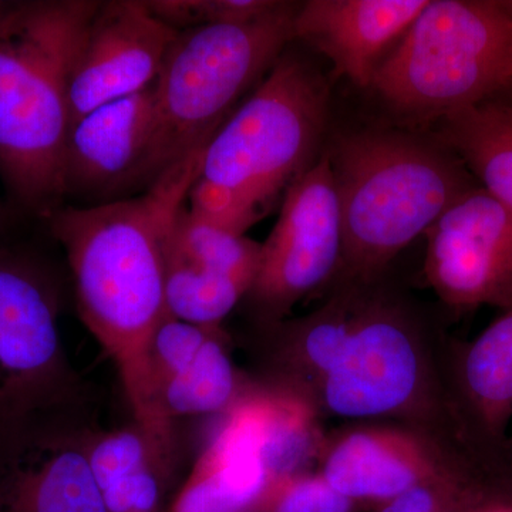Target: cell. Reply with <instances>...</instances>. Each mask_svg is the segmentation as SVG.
Listing matches in <instances>:
<instances>
[{
  "mask_svg": "<svg viewBox=\"0 0 512 512\" xmlns=\"http://www.w3.org/2000/svg\"><path fill=\"white\" fill-rule=\"evenodd\" d=\"M97 5L0 6V177L16 210L45 222L66 205L70 63Z\"/></svg>",
  "mask_w": 512,
  "mask_h": 512,
  "instance_id": "obj_3",
  "label": "cell"
},
{
  "mask_svg": "<svg viewBox=\"0 0 512 512\" xmlns=\"http://www.w3.org/2000/svg\"><path fill=\"white\" fill-rule=\"evenodd\" d=\"M227 424L274 485L302 476L318 451L311 404L289 390L251 393L229 410Z\"/></svg>",
  "mask_w": 512,
  "mask_h": 512,
  "instance_id": "obj_17",
  "label": "cell"
},
{
  "mask_svg": "<svg viewBox=\"0 0 512 512\" xmlns=\"http://www.w3.org/2000/svg\"><path fill=\"white\" fill-rule=\"evenodd\" d=\"M495 99L504 100L507 101V103L512 104V82L508 84L507 89H505L504 92L500 94V96L495 97Z\"/></svg>",
  "mask_w": 512,
  "mask_h": 512,
  "instance_id": "obj_27",
  "label": "cell"
},
{
  "mask_svg": "<svg viewBox=\"0 0 512 512\" xmlns=\"http://www.w3.org/2000/svg\"><path fill=\"white\" fill-rule=\"evenodd\" d=\"M178 32L153 15L146 2H99L70 63L72 126L97 107L156 83Z\"/></svg>",
  "mask_w": 512,
  "mask_h": 512,
  "instance_id": "obj_10",
  "label": "cell"
},
{
  "mask_svg": "<svg viewBox=\"0 0 512 512\" xmlns=\"http://www.w3.org/2000/svg\"><path fill=\"white\" fill-rule=\"evenodd\" d=\"M251 288L247 279L201 268L167 248L165 311L173 318L220 326Z\"/></svg>",
  "mask_w": 512,
  "mask_h": 512,
  "instance_id": "obj_21",
  "label": "cell"
},
{
  "mask_svg": "<svg viewBox=\"0 0 512 512\" xmlns=\"http://www.w3.org/2000/svg\"><path fill=\"white\" fill-rule=\"evenodd\" d=\"M237 512H256V511H252L251 508H247V510H241V511H237Z\"/></svg>",
  "mask_w": 512,
  "mask_h": 512,
  "instance_id": "obj_28",
  "label": "cell"
},
{
  "mask_svg": "<svg viewBox=\"0 0 512 512\" xmlns=\"http://www.w3.org/2000/svg\"><path fill=\"white\" fill-rule=\"evenodd\" d=\"M84 446L107 512H163L177 473L174 430L134 420L113 430L83 429Z\"/></svg>",
  "mask_w": 512,
  "mask_h": 512,
  "instance_id": "obj_15",
  "label": "cell"
},
{
  "mask_svg": "<svg viewBox=\"0 0 512 512\" xmlns=\"http://www.w3.org/2000/svg\"><path fill=\"white\" fill-rule=\"evenodd\" d=\"M154 120L156 84L77 120L64 153V200L92 207L143 192Z\"/></svg>",
  "mask_w": 512,
  "mask_h": 512,
  "instance_id": "obj_13",
  "label": "cell"
},
{
  "mask_svg": "<svg viewBox=\"0 0 512 512\" xmlns=\"http://www.w3.org/2000/svg\"><path fill=\"white\" fill-rule=\"evenodd\" d=\"M59 417L0 433V512H107L83 429Z\"/></svg>",
  "mask_w": 512,
  "mask_h": 512,
  "instance_id": "obj_11",
  "label": "cell"
},
{
  "mask_svg": "<svg viewBox=\"0 0 512 512\" xmlns=\"http://www.w3.org/2000/svg\"><path fill=\"white\" fill-rule=\"evenodd\" d=\"M430 0H309L296 10L293 37L333 63V73L370 87L384 49L413 25Z\"/></svg>",
  "mask_w": 512,
  "mask_h": 512,
  "instance_id": "obj_14",
  "label": "cell"
},
{
  "mask_svg": "<svg viewBox=\"0 0 512 512\" xmlns=\"http://www.w3.org/2000/svg\"><path fill=\"white\" fill-rule=\"evenodd\" d=\"M204 148L133 198L74 207L47 220L72 269L80 316L119 369L134 420L158 430L148 348L165 311L167 245L200 173Z\"/></svg>",
  "mask_w": 512,
  "mask_h": 512,
  "instance_id": "obj_1",
  "label": "cell"
},
{
  "mask_svg": "<svg viewBox=\"0 0 512 512\" xmlns=\"http://www.w3.org/2000/svg\"><path fill=\"white\" fill-rule=\"evenodd\" d=\"M512 82V2L430 0L373 74L404 117L440 120L495 99Z\"/></svg>",
  "mask_w": 512,
  "mask_h": 512,
  "instance_id": "obj_6",
  "label": "cell"
},
{
  "mask_svg": "<svg viewBox=\"0 0 512 512\" xmlns=\"http://www.w3.org/2000/svg\"><path fill=\"white\" fill-rule=\"evenodd\" d=\"M147 8L175 30L247 25L282 5L275 0H146Z\"/></svg>",
  "mask_w": 512,
  "mask_h": 512,
  "instance_id": "obj_23",
  "label": "cell"
},
{
  "mask_svg": "<svg viewBox=\"0 0 512 512\" xmlns=\"http://www.w3.org/2000/svg\"><path fill=\"white\" fill-rule=\"evenodd\" d=\"M329 100L318 67L285 50L205 146L191 210L241 235L264 220L318 160Z\"/></svg>",
  "mask_w": 512,
  "mask_h": 512,
  "instance_id": "obj_2",
  "label": "cell"
},
{
  "mask_svg": "<svg viewBox=\"0 0 512 512\" xmlns=\"http://www.w3.org/2000/svg\"><path fill=\"white\" fill-rule=\"evenodd\" d=\"M416 345L392 308L357 296L345 352L323 376V399L342 417H376L403 409L419 386Z\"/></svg>",
  "mask_w": 512,
  "mask_h": 512,
  "instance_id": "obj_12",
  "label": "cell"
},
{
  "mask_svg": "<svg viewBox=\"0 0 512 512\" xmlns=\"http://www.w3.org/2000/svg\"><path fill=\"white\" fill-rule=\"evenodd\" d=\"M342 222V265L369 281L480 185L436 136L400 130L339 134L326 151Z\"/></svg>",
  "mask_w": 512,
  "mask_h": 512,
  "instance_id": "obj_4",
  "label": "cell"
},
{
  "mask_svg": "<svg viewBox=\"0 0 512 512\" xmlns=\"http://www.w3.org/2000/svg\"><path fill=\"white\" fill-rule=\"evenodd\" d=\"M485 512H511V511H505V510H493V511H485Z\"/></svg>",
  "mask_w": 512,
  "mask_h": 512,
  "instance_id": "obj_29",
  "label": "cell"
},
{
  "mask_svg": "<svg viewBox=\"0 0 512 512\" xmlns=\"http://www.w3.org/2000/svg\"><path fill=\"white\" fill-rule=\"evenodd\" d=\"M441 473L439 460L416 437L369 429L352 431L330 448L320 476L350 501L387 503Z\"/></svg>",
  "mask_w": 512,
  "mask_h": 512,
  "instance_id": "obj_16",
  "label": "cell"
},
{
  "mask_svg": "<svg viewBox=\"0 0 512 512\" xmlns=\"http://www.w3.org/2000/svg\"><path fill=\"white\" fill-rule=\"evenodd\" d=\"M13 222V212L9 205L0 200V235L5 234Z\"/></svg>",
  "mask_w": 512,
  "mask_h": 512,
  "instance_id": "obj_26",
  "label": "cell"
},
{
  "mask_svg": "<svg viewBox=\"0 0 512 512\" xmlns=\"http://www.w3.org/2000/svg\"><path fill=\"white\" fill-rule=\"evenodd\" d=\"M436 137L478 184L512 208V104L491 99L439 120Z\"/></svg>",
  "mask_w": 512,
  "mask_h": 512,
  "instance_id": "obj_18",
  "label": "cell"
},
{
  "mask_svg": "<svg viewBox=\"0 0 512 512\" xmlns=\"http://www.w3.org/2000/svg\"><path fill=\"white\" fill-rule=\"evenodd\" d=\"M79 394L60 338L55 284L29 256L0 248V433L62 416Z\"/></svg>",
  "mask_w": 512,
  "mask_h": 512,
  "instance_id": "obj_7",
  "label": "cell"
},
{
  "mask_svg": "<svg viewBox=\"0 0 512 512\" xmlns=\"http://www.w3.org/2000/svg\"><path fill=\"white\" fill-rule=\"evenodd\" d=\"M426 276L453 308L512 305V208L481 185L426 231Z\"/></svg>",
  "mask_w": 512,
  "mask_h": 512,
  "instance_id": "obj_9",
  "label": "cell"
},
{
  "mask_svg": "<svg viewBox=\"0 0 512 512\" xmlns=\"http://www.w3.org/2000/svg\"><path fill=\"white\" fill-rule=\"evenodd\" d=\"M464 387L485 431L501 434L512 416V305L464 357Z\"/></svg>",
  "mask_w": 512,
  "mask_h": 512,
  "instance_id": "obj_20",
  "label": "cell"
},
{
  "mask_svg": "<svg viewBox=\"0 0 512 512\" xmlns=\"http://www.w3.org/2000/svg\"><path fill=\"white\" fill-rule=\"evenodd\" d=\"M258 504L265 512H350L352 501L330 487L322 476L289 478L269 488ZM256 504V505H258Z\"/></svg>",
  "mask_w": 512,
  "mask_h": 512,
  "instance_id": "obj_25",
  "label": "cell"
},
{
  "mask_svg": "<svg viewBox=\"0 0 512 512\" xmlns=\"http://www.w3.org/2000/svg\"><path fill=\"white\" fill-rule=\"evenodd\" d=\"M338 194L326 153L286 192L248 295L262 316L278 320L342 264Z\"/></svg>",
  "mask_w": 512,
  "mask_h": 512,
  "instance_id": "obj_8",
  "label": "cell"
},
{
  "mask_svg": "<svg viewBox=\"0 0 512 512\" xmlns=\"http://www.w3.org/2000/svg\"><path fill=\"white\" fill-rule=\"evenodd\" d=\"M298 3L247 25L180 30L156 80V120L144 191L195 150L207 146L239 101L264 80L293 37ZM242 103V101H241Z\"/></svg>",
  "mask_w": 512,
  "mask_h": 512,
  "instance_id": "obj_5",
  "label": "cell"
},
{
  "mask_svg": "<svg viewBox=\"0 0 512 512\" xmlns=\"http://www.w3.org/2000/svg\"><path fill=\"white\" fill-rule=\"evenodd\" d=\"M242 397L218 326L197 355L157 390L154 410L158 420L173 426L180 417L229 412Z\"/></svg>",
  "mask_w": 512,
  "mask_h": 512,
  "instance_id": "obj_19",
  "label": "cell"
},
{
  "mask_svg": "<svg viewBox=\"0 0 512 512\" xmlns=\"http://www.w3.org/2000/svg\"><path fill=\"white\" fill-rule=\"evenodd\" d=\"M167 248L201 268L247 279L252 285L261 261L259 242L215 224L187 205L175 221Z\"/></svg>",
  "mask_w": 512,
  "mask_h": 512,
  "instance_id": "obj_22",
  "label": "cell"
},
{
  "mask_svg": "<svg viewBox=\"0 0 512 512\" xmlns=\"http://www.w3.org/2000/svg\"><path fill=\"white\" fill-rule=\"evenodd\" d=\"M480 497L467 481L441 473L387 501L380 512H473Z\"/></svg>",
  "mask_w": 512,
  "mask_h": 512,
  "instance_id": "obj_24",
  "label": "cell"
}]
</instances>
